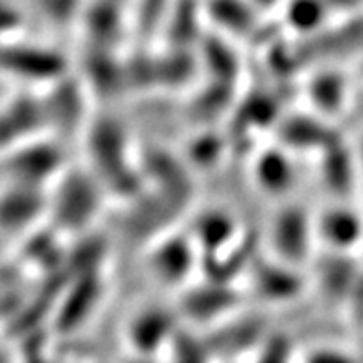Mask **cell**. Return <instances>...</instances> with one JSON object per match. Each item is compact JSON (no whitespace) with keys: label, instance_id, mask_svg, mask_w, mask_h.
I'll return each mask as SVG.
<instances>
[{"label":"cell","instance_id":"6da1fadb","mask_svg":"<svg viewBox=\"0 0 363 363\" xmlns=\"http://www.w3.org/2000/svg\"><path fill=\"white\" fill-rule=\"evenodd\" d=\"M264 336H266V330H264L262 321H258L257 318H245L216 328V332H212L211 340L205 343L212 356H238L245 350L258 349L266 340Z\"/></svg>","mask_w":363,"mask_h":363},{"label":"cell","instance_id":"7a4b0ae2","mask_svg":"<svg viewBox=\"0 0 363 363\" xmlns=\"http://www.w3.org/2000/svg\"><path fill=\"white\" fill-rule=\"evenodd\" d=\"M170 313L161 308H150L138 312L129 325V341L138 354H150L161 347H168L177 334L172 330Z\"/></svg>","mask_w":363,"mask_h":363},{"label":"cell","instance_id":"3957f363","mask_svg":"<svg viewBox=\"0 0 363 363\" xmlns=\"http://www.w3.org/2000/svg\"><path fill=\"white\" fill-rule=\"evenodd\" d=\"M272 235L273 245L288 260L290 266H294V262H297L308 249L310 227L306 216L301 214V211L290 208L282 212L275 220Z\"/></svg>","mask_w":363,"mask_h":363},{"label":"cell","instance_id":"277c9868","mask_svg":"<svg viewBox=\"0 0 363 363\" xmlns=\"http://www.w3.org/2000/svg\"><path fill=\"white\" fill-rule=\"evenodd\" d=\"M319 233L328 244L337 249L363 244L362 221L352 211H330L319 221Z\"/></svg>","mask_w":363,"mask_h":363},{"label":"cell","instance_id":"5b68a950","mask_svg":"<svg viewBox=\"0 0 363 363\" xmlns=\"http://www.w3.org/2000/svg\"><path fill=\"white\" fill-rule=\"evenodd\" d=\"M190 267V249L183 247L179 244H174L168 247L157 249L153 255V269L155 275L161 277L164 282H181L183 277L189 273Z\"/></svg>","mask_w":363,"mask_h":363},{"label":"cell","instance_id":"8992f818","mask_svg":"<svg viewBox=\"0 0 363 363\" xmlns=\"http://www.w3.org/2000/svg\"><path fill=\"white\" fill-rule=\"evenodd\" d=\"M282 264L266 266L258 272V279H255L257 290L266 299H290V295L297 291V279H291L288 267L282 269Z\"/></svg>","mask_w":363,"mask_h":363},{"label":"cell","instance_id":"52a82bcc","mask_svg":"<svg viewBox=\"0 0 363 363\" xmlns=\"http://www.w3.org/2000/svg\"><path fill=\"white\" fill-rule=\"evenodd\" d=\"M170 363H208L211 362V350L207 343L198 337L177 332L168 345Z\"/></svg>","mask_w":363,"mask_h":363},{"label":"cell","instance_id":"ba28073f","mask_svg":"<svg viewBox=\"0 0 363 363\" xmlns=\"http://www.w3.org/2000/svg\"><path fill=\"white\" fill-rule=\"evenodd\" d=\"M257 363H291V343L284 336H272L257 349Z\"/></svg>","mask_w":363,"mask_h":363},{"label":"cell","instance_id":"9c48e42d","mask_svg":"<svg viewBox=\"0 0 363 363\" xmlns=\"http://www.w3.org/2000/svg\"><path fill=\"white\" fill-rule=\"evenodd\" d=\"M306 363H359V358L347 354L343 350L319 349L306 358Z\"/></svg>","mask_w":363,"mask_h":363},{"label":"cell","instance_id":"30bf717a","mask_svg":"<svg viewBox=\"0 0 363 363\" xmlns=\"http://www.w3.org/2000/svg\"><path fill=\"white\" fill-rule=\"evenodd\" d=\"M358 358H359V363H363V350H362V352H359Z\"/></svg>","mask_w":363,"mask_h":363},{"label":"cell","instance_id":"8fae6325","mask_svg":"<svg viewBox=\"0 0 363 363\" xmlns=\"http://www.w3.org/2000/svg\"><path fill=\"white\" fill-rule=\"evenodd\" d=\"M137 363H147V362H137Z\"/></svg>","mask_w":363,"mask_h":363}]
</instances>
